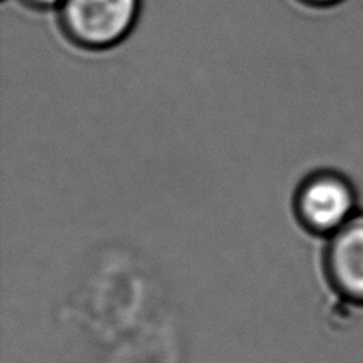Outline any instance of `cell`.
Masks as SVG:
<instances>
[{
    "instance_id": "3",
    "label": "cell",
    "mask_w": 363,
    "mask_h": 363,
    "mask_svg": "<svg viewBox=\"0 0 363 363\" xmlns=\"http://www.w3.org/2000/svg\"><path fill=\"white\" fill-rule=\"evenodd\" d=\"M323 272L336 295L363 306V211L328 238Z\"/></svg>"
},
{
    "instance_id": "6",
    "label": "cell",
    "mask_w": 363,
    "mask_h": 363,
    "mask_svg": "<svg viewBox=\"0 0 363 363\" xmlns=\"http://www.w3.org/2000/svg\"><path fill=\"white\" fill-rule=\"evenodd\" d=\"M4 2H5V0H4Z\"/></svg>"
},
{
    "instance_id": "2",
    "label": "cell",
    "mask_w": 363,
    "mask_h": 363,
    "mask_svg": "<svg viewBox=\"0 0 363 363\" xmlns=\"http://www.w3.org/2000/svg\"><path fill=\"white\" fill-rule=\"evenodd\" d=\"M294 212L298 223L311 235L330 238L359 212L357 191L345 174L314 171L296 186Z\"/></svg>"
},
{
    "instance_id": "1",
    "label": "cell",
    "mask_w": 363,
    "mask_h": 363,
    "mask_svg": "<svg viewBox=\"0 0 363 363\" xmlns=\"http://www.w3.org/2000/svg\"><path fill=\"white\" fill-rule=\"evenodd\" d=\"M62 37L82 51L113 50L133 34L142 0H62L56 11Z\"/></svg>"
},
{
    "instance_id": "4",
    "label": "cell",
    "mask_w": 363,
    "mask_h": 363,
    "mask_svg": "<svg viewBox=\"0 0 363 363\" xmlns=\"http://www.w3.org/2000/svg\"><path fill=\"white\" fill-rule=\"evenodd\" d=\"M26 9L34 11H56L62 4V0H18Z\"/></svg>"
},
{
    "instance_id": "5",
    "label": "cell",
    "mask_w": 363,
    "mask_h": 363,
    "mask_svg": "<svg viewBox=\"0 0 363 363\" xmlns=\"http://www.w3.org/2000/svg\"><path fill=\"white\" fill-rule=\"evenodd\" d=\"M296 2L303 6H308V9H332V6L345 2V0H296Z\"/></svg>"
}]
</instances>
